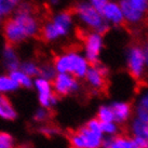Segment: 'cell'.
Wrapping results in <instances>:
<instances>
[{
    "label": "cell",
    "instance_id": "cell-30",
    "mask_svg": "<svg viewBox=\"0 0 148 148\" xmlns=\"http://www.w3.org/2000/svg\"><path fill=\"white\" fill-rule=\"evenodd\" d=\"M108 1H110V0H88V2L95 8L96 10H99V12H101V10L105 7V4L108 2Z\"/></svg>",
    "mask_w": 148,
    "mask_h": 148
},
{
    "label": "cell",
    "instance_id": "cell-7",
    "mask_svg": "<svg viewBox=\"0 0 148 148\" xmlns=\"http://www.w3.org/2000/svg\"><path fill=\"white\" fill-rule=\"evenodd\" d=\"M108 76H109V70L105 65L101 63H97L95 65H90L84 76V79L91 91V94H106L108 86H109Z\"/></svg>",
    "mask_w": 148,
    "mask_h": 148
},
{
    "label": "cell",
    "instance_id": "cell-13",
    "mask_svg": "<svg viewBox=\"0 0 148 148\" xmlns=\"http://www.w3.org/2000/svg\"><path fill=\"white\" fill-rule=\"evenodd\" d=\"M75 131L80 137L83 148H102V135L91 131L86 125H82Z\"/></svg>",
    "mask_w": 148,
    "mask_h": 148
},
{
    "label": "cell",
    "instance_id": "cell-2",
    "mask_svg": "<svg viewBox=\"0 0 148 148\" xmlns=\"http://www.w3.org/2000/svg\"><path fill=\"white\" fill-rule=\"evenodd\" d=\"M53 66L58 74H68L77 79H82L90 64L78 49L70 48L54 58Z\"/></svg>",
    "mask_w": 148,
    "mask_h": 148
},
{
    "label": "cell",
    "instance_id": "cell-12",
    "mask_svg": "<svg viewBox=\"0 0 148 148\" xmlns=\"http://www.w3.org/2000/svg\"><path fill=\"white\" fill-rule=\"evenodd\" d=\"M103 148H140L134 138H131L127 133H119L114 137H107L102 142Z\"/></svg>",
    "mask_w": 148,
    "mask_h": 148
},
{
    "label": "cell",
    "instance_id": "cell-20",
    "mask_svg": "<svg viewBox=\"0 0 148 148\" xmlns=\"http://www.w3.org/2000/svg\"><path fill=\"white\" fill-rule=\"evenodd\" d=\"M17 89H18V86L10 76H5V75L0 76V94L4 95L7 93H11L16 91Z\"/></svg>",
    "mask_w": 148,
    "mask_h": 148
},
{
    "label": "cell",
    "instance_id": "cell-15",
    "mask_svg": "<svg viewBox=\"0 0 148 148\" xmlns=\"http://www.w3.org/2000/svg\"><path fill=\"white\" fill-rule=\"evenodd\" d=\"M134 140L140 148H148V122H144L136 119L133 122Z\"/></svg>",
    "mask_w": 148,
    "mask_h": 148
},
{
    "label": "cell",
    "instance_id": "cell-10",
    "mask_svg": "<svg viewBox=\"0 0 148 148\" xmlns=\"http://www.w3.org/2000/svg\"><path fill=\"white\" fill-rule=\"evenodd\" d=\"M35 88L38 92V99L43 108L50 109L58 103V96L53 91L52 83L42 78H37L35 80Z\"/></svg>",
    "mask_w": 148,
    "mask_h": 148
},
{
    "label": "cell",
    "instance_id": "cell-29",
    "mask_svg": "<svg viewBox=\"0 0 148 148\" xmlns=\"http://www.w3.org/2000/svg\"><path fill=\"white\" fill-rule=\"evenodd\" d=\"M101 124V130L102 132H107V133H116L117 132V127L111 122H99Z\"/></svg>",
    "mask_w": 148,
    "mask_h": 148
},
{
    "label": "cell",
    "instance_id": "cell-21",
    "mask_svg": "<svg viewBox=\"0 0 148 148\" xmlns=\"http://www.w3.org/2000/svg\"><path fill=\"white\" fill-rule=\"evenodd\" d=\"M58 75L56 70L54 68L53 63H45L42 65L39 66V78L45 79L48 81H53L55 76Z\"/></svg>",
    "mask_w": 148,
    "mask_h": 148
},
{
    "label": "cell",
    "instance_id": "cell-14",
    "mask_svg": "<svg viewBox=\"0 0 148 148\" xmlns=\"http://www.w3.org/2000/svg\"><path fill=\"white\" fill-rule=\"evenodd\" d=\"M2 64H3L4 68L9 70L10 73L18 69L21 63H20V58L15 52L14 45L5 43L3 50H2Z\"/></svg>",
    "mask_w": 148,
    "mask_h": 148
},
{
    "label": "cell",
    "instance_id": "cell-25",
    "mask_svg": "<svg viewBox=\"0 0 148 148\" xmlns=\"http://www.w3.org/2000/svg\"><path fill=\"white\" fill-rule=\"evenodd\" d=\"M15 142L10 133L0 131V148H14Z\"/></svg>",
    "mask_w": 148,
    "mask_h": 148
},
{
    "label": "cell",
    "instance_id": "cell-31",
    "mask_svg": "<svg viewBox=\"0 0 148 148\" xmlns=\"http://www.w3.org/2000/svg\"><path fill=\"white\" fill-rule=\"evenodd\" d=\"M142 47V50H143V53H144V58H145V64H146V69L148 71V39L145 40L143 42V45H140Z\"/></svg>",
    "mask_w": 148,
    "mask_h": 148
},
{
    "label": "cell",
    "instance_id": "cell-22",
    "mask_svg": "<svg viewBox=\"0 0 148 148\" xmlns=\"http://www.w3.org/2000/svg\"><path fill=\"white\" fill-rule=\"evenodd\" d=\"M20 2L21 0H0V17L10 14Z\"/></svg>",
    "mask_w": 148,
    "mask_h": 148
},
{
    "label": "cell",
    "instance_id": "cell-28",
    "mask_svg": "<svg viewBox=\"0 0 148 148\" xmlns=\"http://www.w3.org/2000/svg\"><path fill=\"white\" fill-rule=\"evenodd\" d=\"M86 127L88 129H90L91 131L97 133L99 135H102V130H101V124H99V121L97 120V118H94V119H91L88 123L86 124Z\"/></svg>",
    "mask_w": 148,
    "mask_h": 148
},
{
    "label": "cell",
    "instance_id": "cell-3",
    "mask_svg": "<svg viewBox=\"0 0 148 148\" xmlns=\"http://www.w3.org/2000/svg\"><path fill=\"white\" fill-rule=\"evenodd\" d=\"M74 26V14L71 10H64L55 14L49 21L42 23L38 38L45 42H52L65 37Z\"/></svg>",
    "mask_w": 148,
    "mask_h": 148
},
{
    "label": "cell",
    "instance_id": "cell-5",
    "mask_svg": "<svg viewBox=\"0 0 148 148\" xmlns=\"http://www.w3.org/2000/svg\"><path fill=\"white\" fill-rule=\"evenodd\" d=\"M127 68L132 78L137 82H140L142 86H145L144 78L146 76L147 69L145 64V58L142 47L138 43L131 45L125 53Z\"/></svg>",
    "mask_w": 148,
    "mask_h": 148
},
{
    "label": "cell",
    "instance_id": "cell-17",
    "mask_svg": "<svg viewBox=\"0 0 148 148\" xmlns=\"http://www.w3.org/2000/svg\"><path fill=\"white\" fill-rule=\"evenodd\" d=\"M17 117L16 109L5 95L0 94V119L12 121Z\"/></svg>",
    "mask_w": 148,
    "mask_h": 148
},
{
    "label": "cell",
    "instance_id": "cell-16",
    "mask_svg": "<svg viewBox=\"0 0 148 148\" xmlns=\"http://www.w3.org/2000/svg\"><path fill=\"white\" fill-rule=\"evenodd\" d=\"M109 107L112 111L114 120H116L117 122L127 121L133 111V107H132L131 103H114Z\"/></svg>",
    "mask_w": 148,
    "mask_h": 148
},
{
    "label": "cell",
    "instance_id": "cell-27",
    "mask_svg": "<svg viewBox=\"0 0 148 148\" xmlns=\"http://www.w3.org/2000/svg\"><path fill=\"white\" fill-rule=\"evenodd\" d=\"M38 131L45 136H47V137H52V136L58 135L60 133V129L58 127H55V125H52V124H41L39 127Z\"/></svg>",
    "mask_w": 148,
    "mask_h": 148
},
{
    "label": "cell",
    "instance_id": "cell-9",
    "mask_svg": "<svg viewBox=\"0 0 148 148\" xmlns=\"http://www.w3.org/2000/svg\"><path fill=\"white\" fill-rule=\"evenodd\" d=\"M51 83L54 93L58 96L75 94L80 90V83L78 79L68 74H58Z\"/></svg>",
    "mask_w": 148,
    "mask_h": 148
},
{
    "label": "cell",
    "instance_id": "cell-19",
    "mask_svg": "<svg viewBox=\"0 0 148 148\" xmlns=\"http://www.w3.org/2000/svg\"><path fill=\"white\" fill-rule=\"evenodd\" d=\"M10 77L15 81V83H16L18 86H23V88L30 89V88L34 86L32 77L27 76V75L24 74V73L20 69L11 71V73H10Z\"/></svg>",
    "mask_w": 148,
    "mask_h": 148
},
{
    "label": "cell",
    "instance_id": "cell-4",
    "mask_svg": "<svg viewBox=\"0 0 148 148\" xmlns=\"http://www.w3.org/2000/svg\"><path fill=\"white\" fill-rule=\"evenodd\" d=\"M71 12L79 20V22L86 28V32H94L101 35L107 33L109 25L104 20L99 10L93 8L88 1H81L74 5Z\"/></svg>",
    "mask_w": 148,
    "mask_h": 148
},
{
    "label": "cell",
    "instance_id": "cell-23",
    "mask_svg": "<svg viewBox=\"0 0 148 148\" xmlns=\"http://www.w3.org/2000/svg\"><path fill=\"white\" fill-rule=\"evenodd\" d=\"M20 67H21L20 70H22L24 74H26L29 77H37V76H39V66L33 61H26V62L22 63Z\"/></svg>",
    "mask_w": 148,
    "mask_h": 148
},
{
    "label": "cell",
    "instance_id": "cell-32",
    "mask_svg": "<svg viewBox=\"0 0 148 148\" xmlns=\"http://www.w3.org/2000/svg\"><path fill=\"white\" fill-rule=\"evenodd\" d=\"M50 3L53 4V5H56V4L60 3V0H50Z\"/></svg>",
    "mask_w": 148,
    "mask_h": 148
},
{
    "label": "cell",
    "instance_id": "cell-24",
    "mask_svg": "<svg viewBox=\"0 0 148 148\" xmlns=\"http://www.w3.org/2000/svg\"><path fill=\"white\" fill-rule=\"evenodd\" d=\"M97 120L99 122H111L114 120V115L109 106H101L97 112Z\"/></svg>",
    "mask_w": 148,
    "mask_h": 148
},
{
    "label": "cell",
    "instance_id": "cell-18",
    "mask_svg": "<svg viewBox=\"0 0 148 148\" xmlns=\"http://www.w3.org/2000/svg\"><path fill=\"white\" fill-rule=\"evenodd\" d=\"M136 115L138 117V120L148 122V92L144 93L138 99L135 107Z\"/></svg>",
    "mask_w": 148,
    "mask_h": 148
},
{
    "label": "cell",
    "instance_id": "cell-8",
    "mask_svg": "<svg viewBox=\"0 0 148 148\" xmlns=\"http://www.w3.org/2000/svg\"><path fill=\"white\" fill-rule=\"evenodd\" d=\"M84 58L90 65L99 63V56L104 48V36L94 32H84L81 36Z\"/></svg>",
    "mask_w": 148,
    "mask_h": 148
},
{
    "label": "cell",
    "instance_id": "cell-26",
    "mask_svg": "<svg viewBox=\"0 0 148 148\" xmlns=\"http://www.w3.org/2000/svg\"><path fill=\"white\" fill-rule=\"evenodd\" d=\"M50 116H51V114H50L49 109L41 107V108H39V109L36 110L35 115H34V120H35V122H37V123L43 124L45 122H47V121L49 120Z\"/></svg>",
    "mask_w": 148,
    "mask_h": 148
},
{
    "label": "cell",
    "instance_id": "cell-6",
    "mask_svg": "<svg viewBox=\"0 0 148 148\" xmlns=\"http://www.w3.org/2000/svg\"><path fill=\"white\" fill-rule=\"evenodd\" d=\"M124 23L130 26H138L148 14V0H119Z\"/></svg>",
    "mask_w": 148,
    "mask_h": 148
},
{
    "label": "cell",
    "instance_id": "cell-1",
    "mask_svg": "<svg viewBox=\"0 0 148 148\" xmlns=\"http://www.w3.org/2000/svg\"><path fill=\"white\" fill-rule=\"evenodd\" d=\"M43 15L37 4L33 2L20 3L13 17L5 20L2 26L7 43L16 45L27 38L38 37L41 29Z\"/></svg>",
    "mask_w": 148,
    "mask_h": 148
},
{
    "label": "cell",
    "instance_id": "cell-11",
    "mask_svg": "<svg viewBox=\"0 0 148 148\" xmlns=\"http://www.w3.org/2000/svg\"><path fill=\"white\" fill-rule=\"evenodd\" d=\"M101 14L109 26L118 27V26H122L124 24L123 14H122L121 8L117 1H114V0L108 1L105 4V7L101 10Z\"/></svg>",
    "mask_w": 148,
    "mask_h": 148
}]
</instances>
